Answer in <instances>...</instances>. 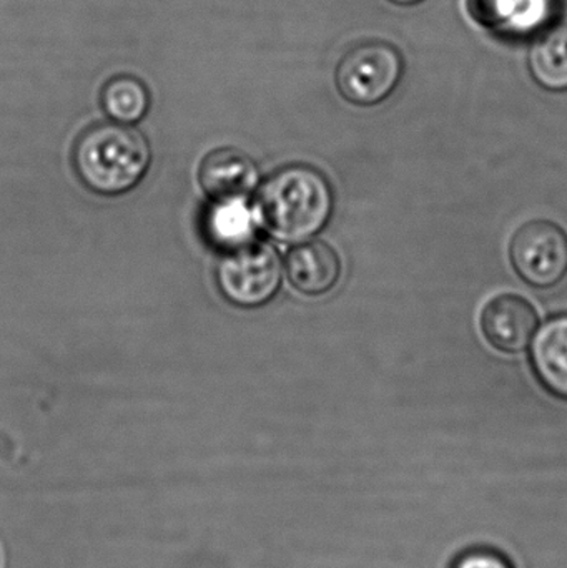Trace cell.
Segmentation results:
<instances>
[{
	"instance_id": "obj_1",
	"label": "cell",
	"mask_w": 567,
	"mask_h": 568,
	"mask_svg": "<svg viewBox=\"0 0 567 568\" xmlns=\"http://www.w3.org/2000/svg\"><path fill=\"white\" fill-rule=\"evenodd\" d=\"M259 212L263 225L275 239L306 242L330 222L332 186L312 166H286L270 176L260 190Z\"/></svg>"
},
{
	"instance_id": "obj_2",
	"label": "cell",
	"mask_w": 567,
	"mask_h": 568,
	"mask_svg": "<svg viewBox=\"0 0 567 568\" xmlns=\"http://www.w3.org/2000/svg\"><path fill=\"white\" fill-rule=\"evenodd\" d=\"M152 163V150L142 132L125 123L90 126L73 146V166L83 185L99 195L130 192Z\"/></svg>"
},
{
	"instance_id": "obj_3",
	"label": "cell",
	"mask_w": 567,
	"mask_h": 568,
	"mask_svg": "<svg viewBox=\"0 0 567 568\" xmlns=\"http://www.w3.org/2000/svg\"><path fill=\"white\" fill-rule=\"evenodd\" d=\"M223 297L240 307H260L275 297L282 284L279 253L263 242H246L225 250L216 265Z\"/></svg>"
},
{
	"instance_id": "obj_4",
	"label": "cell",
	"mask_w": 567,
	"mask_h": 568,
	"mask_svg": "<svg viewBox=\"0 0 567 568\" xmlns=\"http://www.w3.org/2000/svg\"><path fill=\"white\" fill-rule=\"evenodd\" d=\"M405 62L395 45L382 40L360 43L340 60L336 87L343 99L360 106L385 102L402 82Z\"/></svg>"
},
{
	"instance_id": "obj_5",
	"label": "cell",
	"mask_w": 567,
	"mask_h": 568,
	"mask_svg": "<svg viewBox=\"0 0 567 568\" xmlns=\"http://www.w3.org/2000/svg\"><path fill=\"white\" fill-rule=\"evenodd\" d=\"M512 262L531 286H555L567 273V233L546 220L526 223L513 236Z\"/></svg>"
},
{
	"instance_id": "obj_6",
	"label": "cell",
	"mask_w": 567,
	"mask_h": 568,
	"mask_svg": "<svg viewBox=\"0 0 567 568\" xmlns=\"http://www.w3.org/2000/svg\"><path fill=\"white\" fill-rule=\"evenodd\" d=\"M561 0H468L469 16L506 42H531L558 23Z\"/></svg>"
},
{
	"instance_id": "obj_7",
	"label": "cell",
	"mask_w": 567,
	"mask_h": 568,
	"mask_svg": "<svg viewBox=\"0 0 567 568\" xmlns=\"http://www.w3.org/2000/svg\"><path fill=\"white\" fill-rule=\"evenodd\" d=\"M199 182L215 203L246 200L259 185V166L242 150L226 146L203 159Z\"/></svg>"
},
{
	"instance_id": "obj_8",
	"label": "cell",
	"mask_w": 567,
	"mask_h": 568,
	"mask_svg": "<svg viewBox=\"0 0 567 568\" xmlns=\"http://www.w3.org/2000/svg\"><path fill=\"white\" fill-rule=\"evenodd\" d=\"M482 327L486 339L506 353L525 351L538 327L535 307L516 296L502 294L486 304L482 314Z\"/></svg>"
},
{
	"instance_id": "obj_9",
	"label": "cell",
	"mask_w": 567,
	"mask_h": 568,
	"mask_svg": "<svg viewBox=\"0 0 567 568\" xmlns=\"http://www.w3.org/2000/svg\"><path fill=\"white\" fill-rule=\"evenodd\" d=\"M286 275L300 293L320 296L328 293L338 283L342 262L335 250L326 243H303L290 252Z\"/></svg>"
},
{
	"instance_id": "obj_10",
	"label": "cell",
	"mask_w": 567,
	"mask_h": 568,
	"mask_svg": "<svg viewBox=\"0 0 567 568\" xmlns=\"http://www.w3.org/2000/svg\"><path fill=\"white\" fill-rule=\"evenodd\" d=\"M531 363L543 386L567 399V314L543 324L533 343Z\"/></svg>"
},
{
	"instance_id": "obj_11",
	"label": "cell",
	"mask_w": 567,
	"mask_h": 568,
	"mask_svg": "<svg viewBox=\"0 0 567 568\" xmlns=\"http://www.w3.org/2000/svg\"><path fill=\"white\" fill-rule=\"evenodd\" d=\"M528 69L535 82L549 92H567V26L555 23L531 40Z\"/></svg>"
},
{
	"instance_id": "obj_12",
	"label": "cell",
	"mask_w": 567,
	"mask_h": 568,
	"mask_svg": "<svg viewBox=\"0 0 567 568\" xmlns=\"http://www.w3.org/2000/svg\"><path fill=\"white\" fill-rule=\"evenodd\" d=\"M103 110L117 123L140 122L150 109V93L146 87L135 77L120 75L109 80L103 87Z\"/></svg>"
},
{
	"instance_id": "obj_13",
	"label": "cell",
	"mask_w": 567,
	"mask_h": 568,
	"mask_svg": "<svg viewBox=\"0 0 567 568\" xmlns=\"http://www.w3.org/2000/svg\"><path fill=\"white\" fill-rule=\"evenodd\" d=\"M246 200L216 203L210 213L209 232L223 248L243 245L252 242V216L246 209Z\"/></svg>"
},
{
	"instance_id": "obj_14",
	"label": "cell",
	"mask_w": 567,
	"mask_h": 568,
	"mask_svg": "<svg viewBox=\"0 0 567 568\" xmlns=\"http://www.w3.org/2000/svg\"><path fill=\"white\" fill-rule=\"evenodd\" d=\"M449 568H515L512 560L492 547H473L453 560Z\"/></svg>"
},
{
	"instance_id": "obj_15",
	"label": "cell",
	"mask_w": 567,
	"mask_h": 568,
	"mask_svg": "<svg viewBox=\"0 0 567 568\" xmlns=\"http://www.w3.org/2000/svg\"><path fill=\"white\" fill-rule=\"evenodd\" d=\"M388 2L395 3V6H416V3L423 2V0H388Z\"/></svg>"
}]
</instances>
